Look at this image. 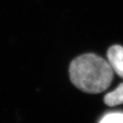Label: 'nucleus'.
<instances>
[{"label":"nucleus","instance_id":"obj_3","mask_svg":"<svg viewBox=\"0 0 123 123\" xmlns=\"http://www.w3.org/2000/svg\"><path fill=\"white\" fill-rule=\"evenodd\" d=\"M104 102L110 107L123 104V83L120 84L116 90L105 95Z\"/></svg>","mask_w":123,"mask_h":123},{"label":"nucleus","instance_id":"obj_4","mask_svg":"<svg viewBox=\"0 0 123 123\" xmlns=\"http://www.w3.org/2000/svg\"><path fill=\"white\" fill-rule=\"evenodd\" d=\"M100 123H123V113L114 112L106 115L102 118Z\"/></svg>","mask_w":123,"mask_h":123},{"label":"nucleus","instance_id":"obj_2","mask_svg":"<svg viewBox=\"0 0 123 123\" xmlns=\"http://www.w3.org/2000/svg\"><path fill=\"white\" fill-rule=\"evenodd\" d=\"M107 58L113 71L123 78V47L120 45L111 46L107 51Z\"/></svg>","mask_w":123,"mask_h":123},{"label":"nucleus","instance_id":"obj_1","mask_svg":"<svg viewBox=\"0 0 123 123\" xmlns=\"http://www.w3.org/2000/svg\"><path fill=\"white\" fill-rule=\"evenodd\" d=\"M69 74L71 82L81 91L99 93L110 87L113 71L105 59L92 53L81 55L71 62Z\"/></svg>","mask_w":123,"mask_h":123}]
</instances>
